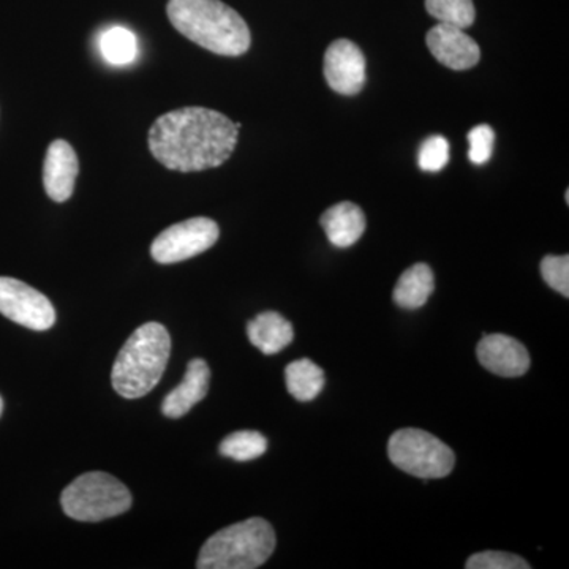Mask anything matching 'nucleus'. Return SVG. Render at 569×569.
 Listing matches in <instances>:
<instances>
[{"label":"nucleus","instance_id":"nucleus-1","mask_svg":"<svg viewBox=\"0 0 569 569\" xmlns=\"http://www.w3.org/2000/svg\"><path fill=\"white\" fill-rule=\"evenodd\" d=\"M239 130L222 112L187 107L167 112L149 130V149L171 171L211 170L230 159Z\"/></svg>","mask_w":569,"mask_h":569},{"label":"nucleus","instance_id":"nucleus-2","mask_svg":"<svg viewBox=\"0 0 569 569\" xmlns=\"http://www.w3.org/2000/svg\"><path fill=\"white\" fill-rule=\"evenodd\" d=\"M168 20L198 47L219 56H242L252 43L244 18L222 0H168Z\"/></svg>","mask_w":569,"mask_h":569},{"label":"nucleus","instance_id":"nucleus-3","mask_svg":"<svg viewBox=\"0 0 569 569\" xmlns=\"http://www.w3.org/2000/svg\"><path fill=\"white\" fill-rule=\"evenodd\" d=\"M171 355V337L160 323H146L127 340L112 367V388L126 399H140L162 380Z\"/></svg>","mask_w":569,"mask_h":569},{"label":"nucleus","instance_id":"nucleus-4","mask_svg":"<svg viewBox=\"0 0 569 569\" xmlns=\"http://www.w3.org/2000/svg\"><path fill=\"white\" fill-rule=\"evenodd\" d=\"M274 549L276 531L271 523L261 518L247 519L212 535L201 548L197 568H260Z\"/></svg>","mask_w":569,"mask_h":569},{"label":"nucleus","instance_id":"nucleus-5","mask_svg":"<svg viewBox=\"0 0 569 569\" xmlns=\"http://www.w3.org/2000/svg\"><path fill=\"white\" fill-rule=\"evenodd\" d=\"M61 503L69 518L80 522H100L121 516L132 507V493L118 478L91 471L63 489Z\"/></svg>","mask_w":569,"mask_h":569},{"label":"nucleus","instance_id":"nucleus-6","mask_svg":"<svg viewBox=\"0 0 569 569\" xmlns=\"http://www.w3.org/2000/svg\"><path fill=\"white\" fill-rule=\"evenodd\" d=\"M388 456L397 468L421 479L448 477L456 463L452 449L421 429H402L392 433Z\"/></svg>","mask_w":569,"mask_h":569},{"label":"nucleus","instance_id":"nucleus-7","mask_svg":"<svg viewBox=\"0 0 569 569\" xmlns=\"http://www.w3.org/2000/svg\"><path fill=\"white\" fill-rule=\"evenodd\" d=\"M219 224L208 217H194L157 236L152 242L151 254L160 264L181 263L211 249L219 241Z\"/></svg>","mask_w":569,"mask_h":569},{"label":"nucleus","instance_id":"nucleus-8","mask_svg":"<svg viewBox=\"0 0 569 569\" xmlns=\"http://www.w3.org/2000/svg\"><path fill=\"white\" fill-rule=\"evenodd\" d=\"M0 313L32 331H48L56 323L50 299L11 277H0Z\"/></svg>","mask_w":569,"mask_h":569},{"label":"nucleus","instance_id":"nucleus-9","mask_svg":"<svg viewBox=\"0 0 569 569\" xmlns=\"http://www.w3.org/2000/svg\"><path fill=\"white\" fill-rule=\"evenodd\" d=\"M325 77L329 88L342 96H356L365 88L366 59L358 44L340 39L325 54Z\"/></svg>","mask_w":569,"mask_h":569},{"label":"nucleus","instance_id":"nucleus-10","mask_svg":"<svg viewBox=\"0 0 569 569\" xmlns=\"http://www.w3.org/2000/svg\"><path fill=\"white\" fill-rule=\"evenodd\" d=\"M426 41L433 58L451 70L471 69L481 58L477 41L456 26L438 22L427 33Z\"/></svg>","mask_w":569,"mask_h":569},{"label":"nucleus","instance_id":"nucleus-11","mask_svg":"<svg viewBox=\"0 0 569 569\" xmlns=\"http://www.w3.org/2000/svg\"><path fill=\"white\" fill-rule=\"evenodd\" d=\"M477 355L481 366L498 377H522L530 369L529 351L509 336L485 335L478 343Z\"/></svg>","mask_w":569,"mask_h":569},{"label":"nucleus","instance_id":"nucleus-12","mask_svg":"<svg viewBox=\"0 0 569 569\" xmlns=\"http://www.w3.org/2000/svg\"><path fill=\"white\" fill-rule=\"evenodd\" d=\"M78 173H80V163L70 142L52 141L43 164V186L48 197L56 203L69 200L73 194Z\"/></svg>","mask_w":569,"mask_h":569},{"label":"nucleus","instance_id":"nucleus-13","mask_svg":"<svg viewBox=\"0 0 569 569\" xmlns=\"http://www.w3.org/2000/svg\"><path fill=\"white\" fill-rule=\"evenodd\" d=\"M211 370L203 359H193L189 362L182 383L173 389L162 403L164 417L178 419L186 417L198 402L208 396Z\"/></svg>","mask_w":569,"mask_h":569},{"label":"nucleus","instance_id":"nucleus-14","mask_svg":"<svg viewBox=\"0 0 569 569\" xmlns=\"http://www.w3.org/2000/svg\"><path fill=\"white\" fill-rule=\"evenodd\" d=\"M321 227L332 246L347 249L356 244L366 231L362 209L350 201L335 204L321 216Z\"/></svg>","mask_w":569,"mask_h":569},{"label":"nucleus","instance_id":"nucleus-15","mask_svg":"<svg viewBox=\"0 0 569 569\" xmlns=\"http://www.w3.org/2000/svg\"><path fill=\"white\" fill-rule=\"evenodd\" d=\"M247 336L261 353L276 355L293 342L295 331L287 318L269 310L249 321Z\"/></svg>","mask_w":569,"mask_h":569},{"label":"nucleus","instance_id":"nucleus-16","mask_svg":"<svg viewBox=\"0 0 569 569\" xmlns=\"http://www.w3.org/2000/svg\"><path fill=\"white\" fill-rule=\"evenodd\" d=\"M436 290V277L432 269L425 263H418L407 269L395 288V302L407 310H417L426 306L430 295Z\"/></svg>","mask_w":569,"mask_h":569},{"label":"nucleus","instance_id":"nucleus-17","mask_svg":"<svg viewBox=\"0 0 569 569\" xmlns=\"http://www.w3.org/2000/svg\"><path fill=\"white\" fill-rule=\"evenodd\" d=\"M284 381L291 396L299 402L317 399L325 388V372L310 359H299L284 369Z\"/></svg>","mask_w":569,"mask_h":569},{"label":"nucleus","instance_id":"nucleus-18","mask_svg":"<svg viewBox=\"0 0 569 569\" xmlns=\"http://www.w3.org/2000/svg\"><path fill=\"white\" fill-rule=\"evenodd\" d=\"M266 449H268V440L254 430L231 433L219 447L223 458L238 460V462H249V460L261 458Z\"/></svg>","mask_w":569,"mask_h":569},{"label":"nucleus","instance_id":"nucleus-19","mask_svg":"<svg viewBox=\"0 0 569 569\" xmlns=\"http://www.w3.org/2000/svg\"><path fill=\"white\" fill-rule=\"evenodd\" d=\"M426 10L438 22L460 29L470 28L477 20L473 0H426Z\"/></svg>","mask_w":569,"mask_h":569},{"label":"nucleus","instance_id":"nucleus-20","mask_svg":"<svg viewBox=\"0 0 569 569\" xmlns=\"http://www.w3.org/2000/svg\"><path fill=\"white\" fill-rule=\"evenodd\" d=\"M104 61L111 66H127L137 58V37L126 28H111L100 40Z\"/></svg>","mask_w":569,"mask_h":569},{"label":"nucleus","instance_id":"nucleus-21","mask_svg":"<svg viewBox=\"0 0 569 569\" xmlns=\"http://www.w3.org/2000/svg\"><path fill=\"white\" fill-rule=\"evenodd\" d=\"M449 162V142L440 134L427 138L419 149L418 163L422 171L437 173L443 170Z\"/></svg>","mask_w":569,"mask_h":569},{"label":"nucleus","instance_id":"nucleus-22","mask_svg":"<svg viewBox=\"0 0 569 569\" xmlns=\"http://www.w3.org/2000/svg\"><path fill=\"white\" fill-rule=\"evenodd\" d=\"M467 569H530L522 557L515 553L496 552V550H486V552L475 553L466 563Z\"/></svg>","mask_w":569,"mask_h":569},{"label":"nucleus","instance_id":"nucleus-23","mask_svg":"<svg viewBox=\"0 0 569 569\" xmlns=\"http://www.w3.org/2000/svg\"><path fill=\"white\" fill-rule=\"evenodd\" d=\"M541 276L545 282L549 284L557 293L569 296V257H553L548 254L541 261Z\"/></svg>","mask_w":569,"mask_h":569},{"label":"nucleus","instance_id":"nucleus-24","mask_svg":"<svg viewBox=\"0 0 569 569\" xmlns=\"http://www.w3.org/2000/svg\"><path fill=\"white\" fill-rule=\"evenodd\" d=\"M468 144H470V151H468V159L475 164L488 163L490 157H492L493 144H496V133H493L492 127L478 126L470 130L468 133Z\"/></svg>","mask_w":569,"mask_h":569},{"label":"nucleus","instance_id":"nucleus-25","mask_svg":"<svg viewBox=\"0 0 569 569\" xmlns=\"http://www.w3.org/2000/svg\"><path fill=\"white\" fill-rule=\"evenodd\" d=\"M2 410H3V402H2V397H0V415H2Z\"/></svg>","mask_w":569,"mask_h":569},{"label":"nucleus","instance_id":"nucleus-26","mask_svg":"<svg viewBox=\"0 0 569 569\" xmlns=\"http://www.w3.org/2000/svg\"><path fill=\"white\" fill-rule=\"evenodd\" d=\"M565 200H567V203H569V194H568V190H567V194H565Z\"/></svg>","mask_w":569,"mask_h":569}]
</instances>
